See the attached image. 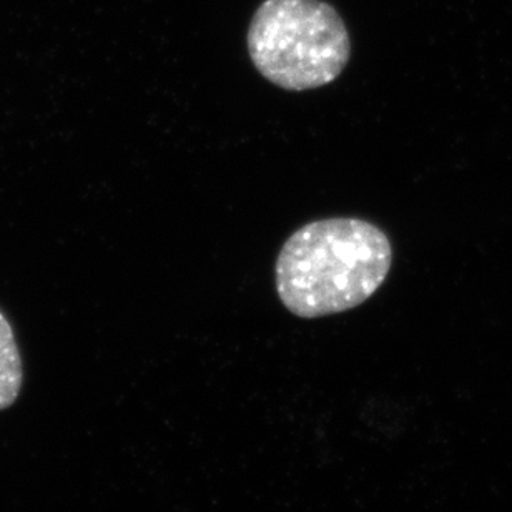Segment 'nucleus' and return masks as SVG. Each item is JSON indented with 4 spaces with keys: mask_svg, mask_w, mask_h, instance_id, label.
Masks as SVG:
<instances>
[{
    "mask_svg": "<svg viewBox=\"0 0 512 512\" xmlns=\"http://www.w3.org/2000/svg\"><path fill=\"white\" fill-rule=\"evenodd\" d=\"M247 44L255 69L290 92L335 82L351 55L345 20L323 0H265L250 22Z\"/></svg>",
    "mask_w": 512,
    "mask_h": 512,
    "instance_id": "nucleus-2",
    "label": "nucleus"
},
{
    "mask_svg": "<svg viewBox=\"0 0 512 512\" xmlns=\"http://www.w3.org/2000/svg\"><path fill=\"white\" fill-rule=\"evenodd\" d=\"M22 358L9 321L0 313V411L17 401L22 388Z\"/></svg>",
    "mask_w": 512,
    "mask_h": 512,
    "instance_id": "nucleus-3",
    "label": "nucleus"
},
{
    "mask_svg": "<svg viewBox=\"0 0 512 512\" xmlns=\"http://www.w3.org/2000/svg\"><path fill=\"white\" fill-rule=\"evenodd\" d=\"M393 265L388 235L361 218H326L296 230L276 258V291L298 318L353 310L380 290Z\"/></svg>",
    "mask_w": 512,
    "mask_h": 512,
    "instance_id": "nucleus-1",
    "label": "nucleus"
}]
</instances>
